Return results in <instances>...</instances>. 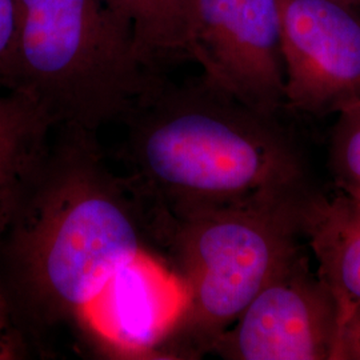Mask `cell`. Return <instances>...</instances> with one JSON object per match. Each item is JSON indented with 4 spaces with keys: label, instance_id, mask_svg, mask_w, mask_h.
Wrapping results in <instances>:
<instances>
[{
    "label": "cell",
    "instance_id": "6",
    "mask_svg": "<svg viewBox=\"0 0 360 360\" xmlns=\"http://www.w3.org/2000/svg\"><path fill=\"white\" fill-rule=\"evenodd\" d=\"M339 334L334 294L300 248L220 335L227 360H331Z\"/></svg>",
    "mask_w": 360,
    "mask_h": 360
},
{
    "label": "cell",
    "instance_id": "14",
    "mask_svg": "<svg viewBox=\"0 0 360 360\" xmlns=\"http://www.w3.org/2000/svg\"><path fill=\"white\" fill-rule=\"evenodd\" d=\"M26 331L0 288V360L20 359L26 355Z\"/></svg>",
    "mask_w": 360,
    "mask_h": 360
},
{
    "label": "cell",
    "instance_id": "2",
    "mask_svg": "<svg viewBox=\"0 0 360 360\" xmlns=\"http://www.w3.org/2000/svg\"><path fill=\"white\" fill-rule=\"evenodd\" d=\"M266 115L206 77L166 79L124 122L129 178L155 214L180 215L260 193H303L295 144Z\"/></svg>",
    "mask_w": 360,
    "mask_h": 360
},
{
    "label": "cell",
    "instance_id": "9",
    "mask_svg": "<svg viewBox=\"0 0 360 360\" xmlns=\"http://www.w3.org/2000/svg\"><path fill=\"white\" fill-rule=\"evenodd\" d=\"M299 227L318 260V274L334 294L339 327L360 304V200L307 190L299 200Z\"/></svg>",
    "mask_w": 360,
    "mask_h": 360
},
{
    "label": "cell",
    "instance_id": "4",
    "mask_svg": "<svg viewBox=\"0 0 360 360\" xmlns=\"http://www.w3.org/2000/svg\"><path fill=\"white\" fill-rule=\"evenodd\" d=\"M19 43L10 90L30 95L53 127L90 134L124 123L165 80L107 0H16Z\"/></svg>",
    "mask_w": 360,
    "mask_h": 360
},
{
    "label": "cell",
    "instance_id": "16",
    "mask_svg": "<svg viewBox=\"0 0 360 360\" xmlns=\"http://www.w3.org/2000/svg\"><path fill=\"white\" fill-rule=\"evenodd\" d=\"M37 110L41 108L23 91L10 90L8 94H0V129Z\"/></svg>",
    "mask_w": 360,
    "mask_h": 360
},
{
    "label": "cell",
    "instance_id": "13",
    "mask_svg": "<svg viewBox=\"0 0 360 360\" xmlns=\"http://www.w3.org/2000/svg\"><path fill=\"white\" fill-rule=\"evenodd\" d=\"M19 43L16 0H0V80L8 86Z\"/></svg>",
    "mask_w": 360,
    "mask_h": 360
},
{
    "label": "cell",
    "instance_id": "12",
    "mask_svg": "<svg viewBox=\"0 0 360 360\" xmlns=\"http://www.w3.org/2000/svg\"><path fill=\"white\" fill-rule=\"evenodd\" d=\"M328 162L338 188L360 200V103L338 112Z\"/></svg>",
    "mask_w": 360,
    "mask_h": 360
},
{
    "label": "cell",
    "instance_id": "1",
    "mask_svg": "<svg viewBox=\"0 0 360 360\" xmlns=\"http://www.w3.org/2000/svg\"><path fill=\"white\" fill-rule=\"evenodd\" d=\"M153 221L129 175L107 165L96 134L60 129L3 232L0 288L23 330L82 327L116 274L148 251Z\"/></svg>",
    "mask_w": 360,
    "mask_h": 360
},
{
    "label": "cell",
    "instance_id": "5",
    "mask_svg": "<svg viewBox=\"0 0 360 360\" xmlns=\"http://www.w3.org/2000/svg\"><path fill=\"white\" fill-rule=\"evenodd\" d=\"M188 37L208 82L266 115L285 105L278 0H190Z\"/></svg>",
    "mask_w": 360,
    "mask_h": 360
},
{
    "label": "cell",
    "instance_id": "3",
    "mask_svg": "<svg viewBox=\"0 0 360 360\" xmlns=\"http://www.w3.org/2000/svg\"><path fill=\"white\" fill-rule=\"evenodd\" d=\"M306 191L260 193L155 217V240L168 248L187 295L160 358L211 354L220 335L302 248L297 207Z\"/></svg>",
    "mask_w": 360,
    "mask_h": 360
},
{
    "label": "cell",
    "instance_id": "11",
    "mask_svg": "<svg viewBox=\"0 0 360 360\" xmlns=\"http://www.w3.org/2000/svg\"><path fill=\"white\" fill-rule=\"evenodd\" d=\"M51 129L41 110L0 129V235L11 223L49 153Z\"/></svg>",
    "mask_w": 360,
    "mask_h": 360
},
{
    "label": "cell",
    "instance_id": "17",
    "mask_svg": "<svg viewBox=\"0 0 360 360\" xmlns=\"http://www.w3.org/2000/svg\"><path fill=\"white\" fill-rule=\"evenodd\" d=\"M338 1H342V3H346V4L360 7V0H338Z\"/></svg>",
    "mask_w": 360,
    "mask_h": 360
},
{
    "label": "cell",
    "instance_id": "10",
    "mask_svg": "<svg viewBox=\"0 0 360 360\" xmlns=\"http://www.w3.org/2000/svg\"><path fill=\"white\" fill-rule=\"evenodd\" d=\"M129 27L143 60L160 71L171 60L190 59V0H107Z\"/></svg>",
    "mask_w": 360,
    "mask_h": 360
},
{
    "label": "cell",
    "instance_id": "15",
    "mask_svg": "<svg viewBox=\"0 0 360 360\" xmlns=\"http://www.w3.org/2000/svg\"><path fill=\"white\" fill-rule=\"evenodd\" d=\"M331 360H360V304L340 324Z\"/></svg>",
    "mask_w": 360,
    "mask_h": 360
},
{
    "label": "cell",
    "instance_id": "7",
    "mask_svg": "<svg viewBox=\"0 0 360 360\" xmlns=\"http://www.w3.org/2000/svg\"><path fill=\"white\" fill-rule=\"evenodd\" d=\"M278 1L285 105L323 116L360 103V7Z\"/></svg>",
    "mask_w": 360,
    "mask_h": 360
},
{
    "label": "cell",
    "instance_id": "8",
    "mask_svg": "<svg viewBox=\"0 0 360 360\" xmlns=\"http://www.w3.org/2000/svg\"><path fill=\"white\" fill-rule=\"evenodd\" d=\"M186 299L176 272L148 250L116 274L89 309L82 328L112 355L160 358Z\"/></svg>",
    "mask_w": 360,
    "mask_h": 360
}]
</instances>
